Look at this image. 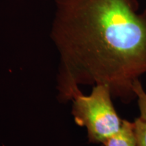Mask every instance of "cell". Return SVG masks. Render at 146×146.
Segmentation results:
<instances>
[{"mask_svg":"<svg viewBox=\"0 0 146 146\" xmlns=\"http://www.w3.org/2000/svg\"><path fill=\"white\" fill-rule=\"evenodd\" d=\"M133 124L136 146H146V120L138 118Z\"/></svg>","mask_w":146,"mask_h":146,"instance_id":"5","label":"cell"},{"mask_svg":"<svg viewBox=\"0 0 146 146\" xmlns=\"http://www.w3.org/2000/svg\"><path fill=\"white\" fill-rule=\"evenodd\" d=\"M51 38L60 56L58 100L103 84L123 102L146 72V13L132 0H56Z\"/></svg>","mask_w":146,"mask_h":146,"instance_id":"1","label":"cell"},{"mask_svg":"<svg viewBox=\"0 0 146 146\" xmlns=\"http://www.w3.org/2000/svg\"><path fill=\"white\" fill-rule=\"evenodd\" d=\"M111 96L109 87L100 84L89 96L80 93L71 100L74 121L80 127L87 128L90 143L104 144L122 127L123 120L114 108Z\"/></svg>","mask_w":146,"mask_h":146,"instance_id":"2","label":"cell"},{"mask_svg":"<svg viewBox=\"0 0 146 146\" xmlns=\"http://www.w3.org/2000/svg\"><path fill=\"white\" fill-rule=\"evenodd\" d=\"M133 91L137 98L138 106L139 108L140 117L141 119L146 120V93L142 87L139 80L135 83Z\"/></svg>","mask_w":146,"mask_h":146,"instance_id":"4","label":"cell"},{"mask_svg":"<svg viewBox=\"0 0 146 146\" xmlns=\"http://www.w3.org/2000/svg\"><path fill=\"white\" fill-rule=\"evenodd\" d=\"M104 146H136L134 124L123 120L120 131L103 144Z\"/></svg>","mask_w":146,"mask_h":146,"instance_id":"3","label":"cell"}]
</instances>
